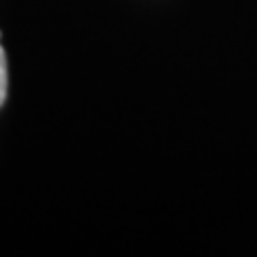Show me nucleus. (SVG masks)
I'll list each match as a JSON object with an SVG mask.
<instances>
[{"mask_svg":"<svg viewBox=\"0 0 257 257\" xmlns=\"http://www.w3.org/2000/svg\"><path fill=\"white\" fill-rule=\"evenodd\" d=\"M7 86H9V75H7V54L0 45V107L7 99Z\"/></svg>","mask_w":257,"mask_h":257,"instance_id":"obj_1","label":"nucleus"}]
</instances>
